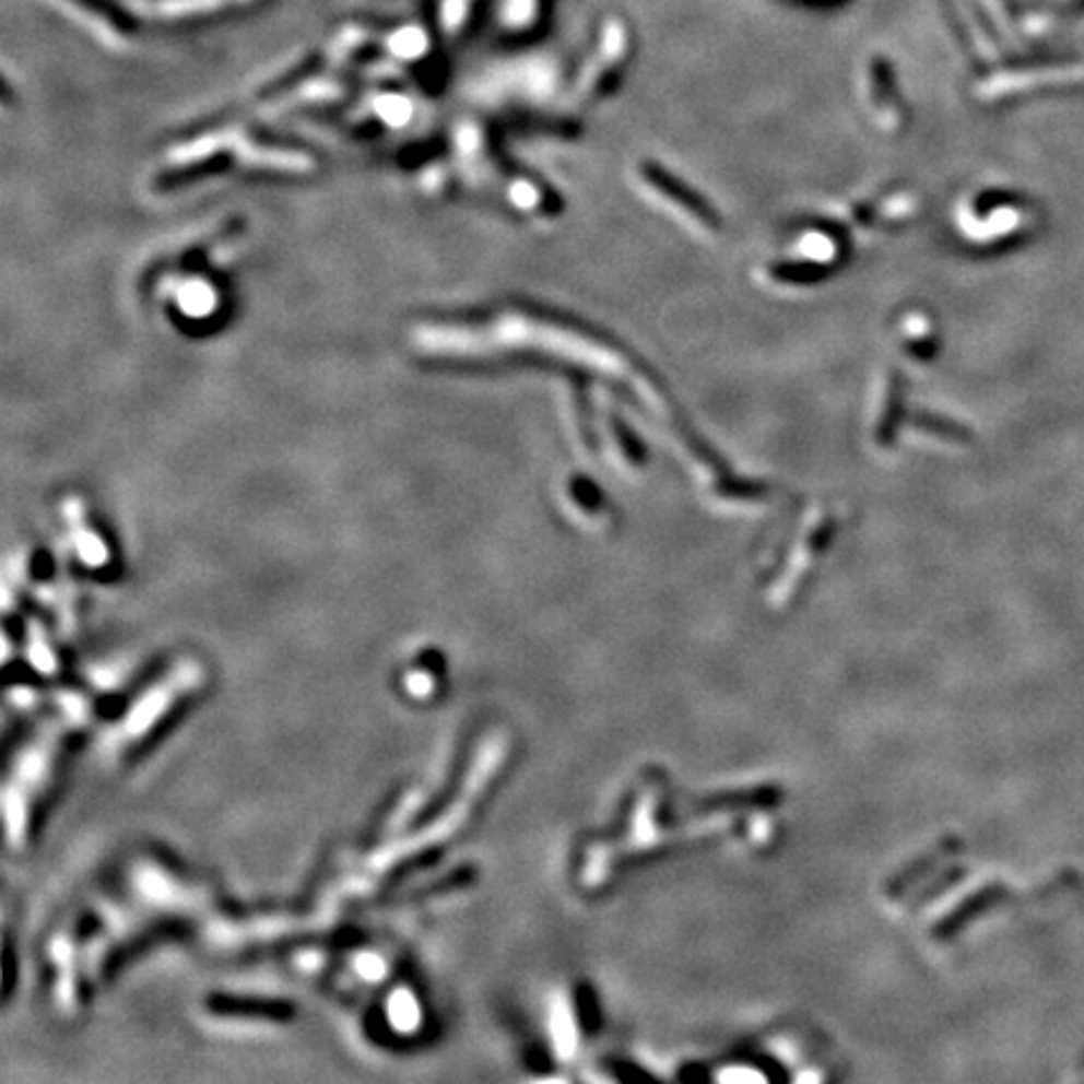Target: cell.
Masks as SVG:
<instances>
[{
	"mask_svg": "<svg viewBox=\"0 0 1084 1084\" xmlns=\"http://www.w3.org/2000/svg\"><path fill=\"white\" fill-rule=\"evenodd\" d=\"M46 3L83 23L108 44H123L131 33V15L114 0H46Z\"/></svg>",
	"mask_w": 1084,
	"mask_h": 1084,
	"instance_id": "cell-1",
	"label": "cell"
},
{
	"mask_svg": "<svg viewBox=\"0 0 1084 1084\" xmlns=\"http://www.w3.org/2000/svg\"><path fill=\"white\" fill-rule=\"evenodd\" d=\"M257 3H264V0H143V11L151 19L166 23H191L244 11Z\"/></svg>",
	"mask_w": 1084,
	"mask_h": 1084,
	"instance_id": "cell-2",
	"label": "cell"
},
{
	"mask_svg": "<svg viewBox=\"0 0 1084 1084\" xmlns=\"http://www.w3.org/2000/svg\"><path fill=\"white\" fill-rule=\"evenodd\" d=\"M432 3H435V15L439 25H443V31L447 36H455V33L462 31V25L468 21L472 5L478 0H432Z\"/></svg>",
	"mask_w": 1084,
	"mask_h": 1084,
	"instance_id": "cell-3",
	"label": "cell"
},
{
	"mask_svg": "<svg viewBox=\"0 0 1084 1084\" xmlns=\"http://www.w3.org/2000/svg\"><path fill=\"white\" fill-rule=\"evenodd\" d=\"M535 5H538V0H505L503 19L507 25H515V28H520V25L530 23L532 13H535Z\"/></svg>",
	"mask_w": 1084,
	"mask_h": 1084,
	"instance_id": "cell-4",
	"label": "cell"
},
{
	"mask_svg": "<svg viewBox=\"0 0 1084 1084\" xmlns=\"http://www.w3.org/2000/svg\"><path fill=\"white\" fill-rule=\"evenodd\" d=\"M392 1016H394V1022L404 1024V1027H412V1022L417 1020L420 1012H417V1004H414V999H406L402 994H397L392 999Z\"/></svg>",
	"mask_w": 1084,
	"mask_h": 1084,
	"instance_id": "cell-5",
	"label": "cell"
}]
</instances>
